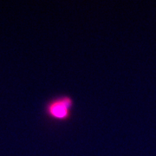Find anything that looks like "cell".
Instances as JSON below:
<instances>
[{
	"label": "cell",
	"mask_w": 156,
	"mask_h": 156,
	"mask_svg": "<svg viewBox=\"0 0 156 156\" xmlns=\"http://www.w3.org/2000/svg\"><path fill=\"white\" fill-rule=\"evenodd\" d=\"M73 101L69 96H64L53 101L48 106V114L57 120H66L70 116Z\"/></svg>",
	"instance_id": "6da1fadb"
}]
</instances>
